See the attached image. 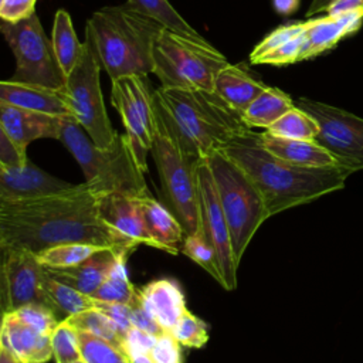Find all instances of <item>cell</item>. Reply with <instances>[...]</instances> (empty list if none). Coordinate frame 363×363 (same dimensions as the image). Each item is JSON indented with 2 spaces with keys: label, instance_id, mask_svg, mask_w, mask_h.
I'll use <instances>...</instances> for the list:
<instances>
[{
  "label": "cell",
  "instance_id": "3",
  "mask_svg": "<svg viewBox=\"0 0 363 363\" xmlns=\"http://www.w3.org/2000/svg\"><path fill=\"white\" fill-rule=\"evenodd\" d=\"M153 101L167 130L196 160L207 157L235 135L251 129L242 115L214 91L160 85L153 89Z\"/></svg>",
  "mask_w": 363,
  "mask_h": 363
},
{
  "label": "cell",
  "instance_id": "27",
  "mask_svg": "<svg viewBox=\"0 0 363 363\" xmlns=\"http://www.w3.org/2000/svg\"><path fill=\"white\" fill-rule=\"evenodd\" d=\"M51 41L60 68L67 78L82 55L84 43L78 41L71 16L64 9H60L54 16Z\"/></svg>",
  "mask_w": 363,
  "mask_h": 363
},
{
  "label": "cell",
  "instance_id": "14",
  "mask_svg": "<svg viewBox=\"0 0 363 363\" xmlns=\"http://www.w3.org/2000/svg\"><path fill=\"white\" fill-rule=\"evenodd\" d=\"M44 265L27 250L1 248V309L9 313L28 303L48 306L43 291Z\"/></svg>",
  "mask_w": 363,
  "mask_h": 363
},
{
  "label": "cell",
  "instance_id": "2",
  "mask_svg": "<svg viewBox=\"0 0 363 363\" xmlns=\"http://www.w3.org/2000/svg\"><path fill=\"white\" fill-rule=\"evenodd\" d=\"M218 150L251 177L269 217L343 189L347 176L353 173L342 166L305 167L288 163L268 152L259 133L251 129L235 135Z\"/></svg>",
  "mask_w": 363,
  "mask_h": 363
},
{
  "label": "cell",
  "instance_id": "46",
  "mask_svg": "<svg viewBox=\"0 0 363 363\" xmlns=\"http://www.w3.org/2000/svg\"><path fill=\"white\" fill-rule=\"evenodd\" d=\"M28 163L26 150L18 147L1 129H0V166L21 167Z\"/></svg>",
  "mask_w": 363,
  "mask_h": 363
},
{
  "label": "cell",
  "instance_id": "13",
  "mask_svg": "<svg viewBox=\"0 0 363 363\" xmlns=\"http://www.w3.org/2000/svg\"><path fill=\"white\" fill-rule=\"evenodd\" d=\"M196 180L200 201L201 235L213 247L223 278L221 286L233 291L237 286L238 264L234 257L228 223L220 201L218 190L210 164L206 157L196 163Z\"/></svg>",
  "mask_w": 363,
  "mask_h": 363
},
{
  "label": "cell",
  "instance_id": "6",
  "mask_svg": "<svg viewBox=\"0 0 363 363\" xmlns=\"http://www.w3.org/2000/svg\"><path fill=\"white\" fill-rule=\"evenodd\" d=\"M153 64L162 86L214 91L217 74L230 62L206 38L164 27L153 45Z\"/></svg>",
  "mask_w": 363,
  "mask_h": 363
},
{
  "label": "cell",
  "instance_id": "5",
  "mask_svg": "<svg viewBox=\"0 0 363 363\" xmlns=\"http://www.w3.org/2000/svg\"><path fill=\"white\" fill-rule=\"evenodd\" d=\"M60 140L81 166L85 183L99 193L129 197L152 196L126 133H118L109 147H98L74 116H64Z\"/></svg>",
  "mask_w": 363,
  "mask_h": 363
},
{
  "label": "cell",
  "instance_id": "31",
  "mask_svg": "<svg viewBox=\"0 0 363 363\" xmlns=\"http://www.w3.org/2000/svg\"><path fill=\"white\" fill-rule=\"evenodd\" d=\"M267 132L279 138L313 140L319 133V125L309 113L294 106L275 121Z\"/></svg>",
  "mask_w": 363,
  "mask_h": 363
},
{
  "label": "cell",
  "instance_id": "48",
  "mask_svg": "<svg viewBox=\"0 0 363 363\" xmlns=\"http://www.w3.org/2000/svg\"><path fill=\"white\" fill-rule=\"evenodd\" d=\"M272 4L278 14L288 16V14H292L298 9L299 0H272Z\"/></svg>",
  "mask_w": 363,
  "mask_h": 363
},
{
  "label": "cell",
  "instance_id": "39",
  "mask_svg": "<svg viewBox=\"0 0 363 363\" xmlns=\"http://www.w3.org/2000/svg\"><path fill=\"white\" fill-rule=\"evenodd\" d=\"M159 336L146 333L132 326L123 337L122 349L129 359V363H153L150 352Z\"/></svg>",
  "mask_w": 363,
  "mask_h": 363
},
{
  "label": "cell",
  "instance_id": "25",
  "mask_svg": "<svg viewBox=\"0 0 363 363\" xmlns=\"http://www.w3.org/2000/svg\"><path fill=\"white\" fill-rule=\"evenodd\" d=\"M143 223L147 234L160 250L177 254V244L184 241L186 233L177 217L153 196L139 199Z\"/></svg>",
  "mask_w": 363,
  "mask_h": 363
},
{
  "label": "cell",
  "instance_id": "33",
  "mask_svg": "<svg viewBox=\"0 0 363 363\" xmlns=\"http://www.w3.org/2000/svg\"><path fill=\"white\" fill-rule=\"evenodd\" d=\"M138 291L132 285L128 271H126V258L121 259L109 277L101 284V286L91 295V298L104 301V302H116L129 305Z\"/></svg>",
  "mask_w": 363,
  "mask_h": 363
},
{
  "label": "cell",
  "instance_id": "15",
  "mask_svg": "<svg viewBox=\"0 0 363 363\" xmlns=\"http://www.w3.org/2000/svg\"><path fill=\"white\" fill-rule=\"evenodd\" d=\"M78 184L68 183L62 179L41 170L33 163L21 167L0 166V200L24 201L47 196L61 194L77 189Z\"/></svg>",
  "mask_w": 363,
  "mask_h": 363
},
{
  "label": "cell",
  "instance_id": "16",
  "mask_svg": "<svg viewBox=\"0 0 363 363\" xmlns=\"http://www.w3.org/2000/svg\"><path fill=\"white\" fill-rule=\"evenodd\" d=\"M62 118L0 101V129L23 150L37 139L60 140Z\"/></svg>",
  "mask_w": 363,
  "mask_h": 363
},
{
  "label": "cell",
  "instance_id": "50",
  "mask_svg": "<svg viewBox=\"0 0 363 363\" xmlns=\"http://www.w3.org/2000/svg\"><path fill=\"white\" fill-rule=\"evenodd\" d=\"M0 363H21L7 347L0 345Z\"/></svg>",
  "mask_w": 363,
  "mask_h": 363
},
{
  "label": "cell",
  "instance_id": "35",
  "mask_svg": "<svg viewBox=\"0 0 363 363\" xmlns=\"http://www.w3.org/2000/svg\"><path fill=\"white\" fill-rule=\"evenodd\" d=\"M182 251L184 255H187L190 259H193L196 264H199L204 271H207L220 285L223 284L217 255H216L213 247L208 244V241L201 234L186 235L184 241H183Z\"/></svg>",
  "mask_w": 363,
  "mask_h": 363
},
{
  "label": "cell",
  "instance_id": "12",
  "mask_svg": "<svg viewBox=\"0 0 363 363\" xmlns=\"http://www.w3.org/2000/svg\"><path fill=\"white\" fill-rule=\"evenodd\" d=\"M295 106L309 113L319 125L313 139L342 166L363 170V119L340 108L309 98H298Z\"/></svg>",
  "mask_w": 363,
  "mask_h": 363
},
{
  "label": "cell",
  "instance_id": "1",
  "mask_svg": "<svg viewBox=\"0 0 363 363\" xmlns=\"http://www.w3.org/2000/svg\"><path fill=\"white\" fill-rule=\"evenodd\" d=\"M104 194L82 183L71 191L41 199L0 200V248L27 250L37 255L58 244L88 242L133 251L139 242L102 217Z\"/></svg>",
  "mask_w": 363,
  "mask_h": 363
},
{
  "label": "cell",
  "instance_id": "18",
  "mask_svg": "<svg viewBox=\"0 0 363 363\" xmlns=\"http://www.w3.org/2000/svg\"><path fill=\"white\" fill-rule=\"evenodd\" d=\"M0 345L21 363H45L52 357L51 336L28 326L14 312L3 313Z\"/></svg>",
  "mask_w": 363,
  "mask_h": 363
},
{
  "label": "cell",
  "instance_id": "9",
  "mask_svg": "<svg viewBox=\"0 0 363 363\" xmlns=\"http://www.w3.org/2000/svg\"><path fill=\"white\" fill-rule=\"evenodd\" d=\"M0 30L16 57V71L10 79L64 91L65 77L37 14L18 23L3 21Z\"/></svg>",
  "mask_w": 363,
  "mask_h": 363
},
{
  "label": "cell",
  "instance_id": "17",
  "mask_svg": "<svg viewBox=\"0 0 363 363\" xmlns=\"http://www.w3.org/2000/svg\"><path fill=\"white\" fill-rule=\"evenodd\" d=\"M132 250H119L105 247L92 254L85 261L68 267V268H45L50 275L55 279L71 285L85 295H92L101 284L109 277V274L115 269L118 262L128 255Z\"/></svg>",
  "mask_w": 363,
  "mask_h": 363
},
{
  "label": "cell",
  "instance_id": "10",
  "mask_svg": "<svg viewBox=\"0 0 363 363\" xmlns=\"http://www.w3.org/2000/svg\"><path fill=\"white\" fill-rule=\"evenodd\" d=\"M101 65L84 44V51L75 68L65 78L64 94L72 116L84 128L98 147H109L118 132L108 118L99 85Z\"/></svg>",
  "mask_w": 363,
  "mask_h": 363
},
{
  "label": "cell",
  "instance_id": "19",
  "mask_svg": "<svg viewBox=\"0 0 363 363\" xmlns=\"http://www.w3.org/2000/svg\"><path fill=\"white\" fill-rule=\"evenodd\" d=\"M0 101L55 116H72L64 91L13 79L0 82Z\"/></svg>",
  "mask_w": 363,
  "mask_h": 363
},
{
  "label": "cell",
  "instance_id": "32",
  "mask_svg": "<svg viewBox=\"0 0 363 363\" xmlns=\"http://www.w3.org/2000/svg\"><path fill=\"white\" fill-rule=\"evenodd\" d=\"M101 248L105 247L88 242L58 244L43 250L37 254V258L45 268H68L85 261Z\"/></svg>",
  "mask_w": 363,
  "mask_h": 363
},
{
  "label": "cell",
  "instance_id": "21",
  "mask_svg": "<svg viewBox=\"0 0 363 363\" xmlns=\"http://www.w3.org/2000/svg\"><path fill=\"white\" fill-rule=\"evenodd\" d=\"M101 214L111 227L125 237L160 250L145 228L139 199L116 193L104 194L101 200Z\"/></svg>",
  "mask_w": 363,
  "mask_h": 363
},
{
  "label": "cell",
  "instance_id": "34",
  "mask_svg": "<svg viewBox=\"0 0 363 363\" xmlns=\"http://www.w3.org/2000/svg\"><path fill=\"white\" fill-rule=\"evenodd\" d=\"M81 359L85 363H129L122 349L99 336L77 330Z\"/></svg>",
  "mask_w": 363,
  "mask_h": 363
},
{
  "label": "cell",
  "instance_id": "51",
  "mask_svg": "<svg viewBox=\"0 0 363 363\" xmlns=\"http://www.w3.org/2000/svg\"><path fill=\"white\" fill-rule=\"evenodd\" d=\"M72 363H85L82 359H78V360H75V362H72Z\"/></svg>",
  "mask_w": 363,
  "mask_h": 363
},
{
  "label": "cell",
  "instance_id": "7",
  "mask_svg": "<svg viewBox=\"0 0 363 363\" xmlns=\"http://www.w3.org/2000/svg\"><path fill=\"white\" fill-rule=\"evenodd\" d=\"M206 159L216 180L234 257L240 265L250 241L269 214L258 187L234 160L221 150L213 152Z\"/></svg>",
  "mask_w": 363,
  "mask_h": 363
},
{
  "label": "cell",
  "instance_id": "29",
  "mask_svg": "<svg viewBox=\"0 0 363 363\" xmlns=\"http://www.w3.org/2000/svg\"><path fill=\"white\" fill-rule=\"evenodd\" d=\"M128 4L142 14L156 20L166 28L193 38H204L174 10L167 0H128Z\"/></svg>",
  "mask_w": 363,
  "mask_h": 363
},
{
  "label": "cell",
  "instance_id": "26",
  "mask_svg": "<svg viewBox=\"0 0 363 363\" xmlns=\"http://www.w3.org/2000/svg\"><path fill=\"white\" fill-rule=\"evenodd\" d=\"M295 106V101L284 91L267 86L242 112V119L248 128L268 129L275 121Z\"/></svg>",
  "mask_w": 363,
  "mask_h": 363
},
{
  "label": "cell",
  "instance_id": "43",
  "mask_svg": "<svg viewBox=\"0 0 363 363\" xmlns=\"http://www.w3.org/2000/svg\"><path fill=\"white\" fill-rule=\"evenodd\" d=\"M130 306V319H132V326L146 332V333H150V335H155V336H160L163 335L164 330L162 328V325L152 316V313L143 306L142 301H140V296L139 294H136L135 299L129 303Z\"/></svg>",
  "mask_w": 363,
  "mask_h": 363
},
{
  "label": "cell",
  "instance_id": "36",
  "mask_svg": "<svg viewBox=\"0 0 363 363\" xmlns=\"http://www.w3.org/2000/svg\"><path fill=\"white\" fill-rule=\"evenodd\" d=\"M51 345L55 363H72L81 359L77 329L65 319H62L51 333Z\"/></svg>",
  "mask_w": 363,
  "mask_h": 363
},
{
  "label": "cell",
  "instance_id": "47",
  "mask_svg": "<svg viewBox=\"0 0 363 363\" xmlns=\"http://www.w3.org/2000/svg\"><path fill=\"white\" fill-rule=\"evenodd\" d=\"M356 11H363V0H335L326 9V16L337 17Z\"/></svg>",
  "mask_w": 363,
  "mask_h": 363
},
{
  "label": "cell",
  "instance_id": "40",
  "mask_svg": "<svg viewBox=\"0 0 363 363\" xmlns=\"http://www.w3.org/2000/svg\"><path fill=\"white\" fill-rule=\"evenodd\" d=\"M24 323L34 328L43 335H50L61 320L57 319L55 312L44 303H28L17 311H13Z\"/></svg>",
  "mask_w": 363,
  "mask_h": 363
},
{
  "label": "cell",
  "instance_id": "8",
  "mask_svg": "<svg viewBox=\"0 0 363 363\" xmlns=\"http://www.w3.org/2000/svg\"><path fill=\"white\" fill-rule=\"evenodd\" d=\"M150 152L169 208L183 225L186 235L201 234L200 201L196 180L197 160L190 157L180 147L157 113L156 132Z\"/></svg>",
  "mask_w": 363,
  "mask_h": 363
},
{
  "label": "cell",
  "instance_id": "37",
  "mask_svg": "<svg viewBox=\"0 0 363 363\" xmlns=\"http://www.w3.org/2000/svg\"><path fill=\"white\" fill-rule=\"evenodd\" d=\"M182 346L191 349H201L208 342L207 323L199 316L186 311L170 330Z\"/></svg>",
  "mask_w": 363,
  "mask_h": 363
},
{
  "label": "cell",
  "instance_id": "45",
  "mask_svg": "<svg viewBox=\"0 0 363 363\" xmlns=\"http://www.w3.org/2000/svg\"><path fill=\"white\" fill-rule=\"evenodd\" d=\"M94 308L99 309L105 315H108L118 326L122 339L128 333V330L132 328V319H130V306L125 303H116V302H104L94 299Z\"/></svg>",
  "mask_w": 363,
  "mask_h": 363
},
{
  "label": "cell",
  "instance_id": "23",
  "mask_svg": "<svg viewBox=\"0 0 363 363\" xmlns=\"http://www.w3.org/2000/svg\"><path fill=\"white\" fill-rule=\"evenodd\" d=\"M259 139L268 152L288 163L305 167L340 166L336 159L315 140L279 138L267 130L259 133Z\"/></svg>",
  "mask_w": 363,
  "mask_h": 363
},
{
  "label": "cell",
  "instance_id": "24",
  "mask_svg": "<svg viewBox=\"0 0 363 363\" xmlns=\"http://www.w3.org/2000/svg\"><path fill=\"white\" fill-rule=\"evenodd\" d=\"M267 88L242 65L228 64L216 77L214 92L233 109L242 112Z\"/></svg>",
  "mask_w": 363,
  "mask_h": 363
},
{
  "label": "cell",
  "instance_id": "22",
  "mask_svg": "<svg viewBox=\"0 0 363 363\" xmlns=\"http://www.w3.org/2000/svg\"><path fill=\"white\" fill-rule=\"evenodd\" d=\"M143 306L152 316L170 332L187 311L184 294L177 281L170 278L155 279L138 291Z\"/></svg>",
  "mask_w": 363,
  "mask_h": 363
},
{
  "label": "cell",
  "instance_id": "38",
  "mask_svg": "<svg viewBox=\"0 0 363 363\" xmlns=\"http://www.w3.org/2000/svg\"><path fill=\"white\" fill-rule=\"evenodd\" d=\"M305 30H306V21H294V23H288V24L277 27L254 47V50L250 54L251 64H258V61L264 55H267L272 50L281 47L282 44L288 43L289 40L303 34Z\"/></svg>",
  "mask_w": 363,
  "mask_h": 363
},
{
  "label": "cell",
  "instance_id": "44",
  "mask_svg": "<svg viewBox=\"0 0 363 363\" xmlns=\"http://www.w3.org/2000/svg\"><path fill=\"white\" fill-rule=\"evenodd\" d=\"M37 0H0V17L7 23H18L35 14Z\"/></svg>",
  "mask_w": 363,
  "mask_h": 363
},
{
  "label": "cell",
  "instance_id": "4",
  "mask_svg": "<svg viewBox=\"0 0 363 363\" xmlns=\"http://www.w3.org/2000/svg\"><path fill=\"white\" fill-rule=\"evenodd\" d=\"M164 27L156 20L122 6L104 7L86 21L84 44L111 79L153 72V45Z\"/></svg>",
  "mask_w": 363,
  "mask_h": 363
},
{
  "label": "cell",
  "instance_id": "41",
  "mask_svg": "<svg viewBox=\"0 0 363 363\" xmlns=\"http://www.w3.org/2000/svg\"><path fill=\"white\" fill-rule=\"evenodd\" d=\"M305 41V33L289 40L288 43L282 44L281 47L272 50L267 55H264L258 64H269V65H288L292 62L299 61L301 48Z\"/></svg>",
  "mask_w": 363,
  "mask_h": 363
},
{
  "label": "cell",
  "instance_id": "49",
  "mask_svg": "<svg viewBox=\"0 0 363 363\" xmlns=\"http://www.w3.org/2000/svg\"><path fill=\"white\" fill-rule=\"evenodd\" d=\"M335 0H312L308 11H306V16L311 17L313 14H318V13H322V11H326V9L333 3Z\"/></svg>",
  "mask_w": 363,
  "mask_h": 363
},
{
  "label": "cell",
  "instance_id": "11",
  "mask_svg": "<svg viewBox=\"0 0 363 363\" xmlns=\"http://www.w3.org/2000/svg\"><path fill=\"white\" fill-rule=\"evenodd\" d=\"M111 102L122 119L139 167L146 172V155L156 132V109L149 81L140 75L112 79Z\"/></svg>",
  "mask_w": 363,
  "mask_h": 363
},
{
  "label": "cell",
  "instance_id": "42",
  "mask_svg": "<svg viewBox=\"0 0 363 363\" xmlns=\"http://www.w3.org/2000/svg\"><path fill=\"white\" fill-rule=\"evenodd\" d=\"M179 340L172 335V332H164L160 335L150 352L153 363H183Z\"/></svg>",
  "mask_w": 363,
  "mask_h": 363
},
{
  "label": "cell",
  "instance_id": "30",
  "mask_svg": "<svg viewBox=\"0 0 363 363\" xmlns=\"http://www.w3.org/2000/svg\"><path fill=\"white\" fill-rule=\"evenodd\" d=\"M65 320L77 330H82V332L99 336L102 339H106L112 342L115 346H118L119 349H122L123 339L116 323L99 309L89 308L68 316Z\"/></svg>",
  "mask_w": 363,
  "mask_h": 363
},
{
  "label": "cell",
  "instance_id": "28",
  "mask_svg": "<svg viewBox=\"0 0 363 363\" xmlns=\"http://www.w3.org/2000/svg\"><path fill=\"white\" fill-rule=\"evenodd\" d=\"M43 291L48 306L55 313L62 315L64 319L85 309L94 308V298L79 292L68 284L55 279L45 268L43 275Z\"/></svg>",
  "mask_w": 363,
  "mask_h": 363
},
{
  "label": "cell",
  "instance_id": "20",
  "mask_svg": "<svg viewBox=\"0 0 363 363\" xmlns=\"http://www.w3.org/2000/svg\"><path fill=\"white\" fill-rule=\"evenodd\" d=\"M363 23V11L349 13L337 17L325 16L306 21L305 41L301 48L299 61L313 58L333 48L343 37L357 31Z\"/></svg>",
  "mask_w": 363,
  "mask_h": 363
}]
</instances>
